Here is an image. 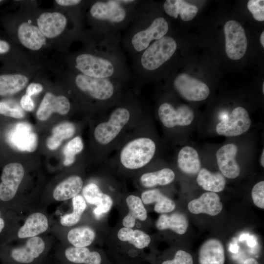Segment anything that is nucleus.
Instances as JSON below:
<instances>
[{"mask_svg":"<svg viewBox=\"0 0 264 264\" xmlns=\"http://www.w3.org/2000/svg\"><path fill=\"white\" fill-rule=\"evenodd\" d=\"M120 38L117 35L107 37L99 54H79L75 67L81 74L94 78L121 80L133 77L121 50Z\"/></svg>","mask_w":264,"mask_h":264,"instance_id":"1","label":"nucleus"},{"mask_svg":"<svg viewBox=\"0 0 264 264\" xmlns=\"http://www.w3.org/2000/svg\"><path fill=\"white\" fill-rule=\"evenodd\" d=\"M169 29L168 22L162 17H156L148 23L145 1H140L136 15L122 41L123 47L133 58L166 36Z\"/></svg>","mask_w":264,"mask_h":264,"instance_id":"2","label":"nucleus"},{"mask_svg":"<svg viewBox=\"0 0 264 264\" xmlns=\"http://www.w3.org/2000/svg\"><path fill=\"white\" fill-rule=\"evenodd\" d=\"M140 1L104 0L94 2L89 9L91 18L99 24L102 36L117 35L133 20Z\"/></svg>","mask_w":264,"mask_h":264,"instance_id":"3","label":"nucleus"},{"mask_svg":"<svg viewBox=\"0 0 264 264\" xmlns=\"http://www.w3.org/2000/svg\"><path fill=\"white\" fill-rule=\"evenodd\" d=\"M176 48V42L170 36L166 35L154 41L145 50L132 58L133 77L144 80L168 61Z\"/></svg>","mask_w":264,"mask_h":264,"instance_id":"4","label":"nucleus"},{"mask_svg":"<svg viewBox=\"0 0 264 264\" xmlns=\"http://www.w3.org/2000/svg\"><path fill=\"white\" fill-rule=\"evenodd\" d=\"M155 144L150 138L141 137L129 142L122 149L120 161L129 169H136L147 164L153 157Z\"/></svg>","mask_w":264,"mask_h":264,"instance_id":"5","label":"nucleus"},{"mask_svg":"<svg viewBox=\"0 0 264 264\" xmlns=\"http://www.w3.org/2000/svg\"><path fill=\"white\" fill-rule=\"evenodd\" d=\"M115 81L89 77L81 73L77 74L74 79L77 87L81 91L99 101L109 100L113 96Z\"/></svg>","mask_w":264,"mask_h":264,"instance_id":"6","label":"nucleus"},{"mask_svg":"<svg viewBox=\"0 0 264 264\" xmlns=\"http://www.w3.org/2000/svg\"><path fill=\"white\" fill-rule=\"evenodd\" d=\"M130 117V112L126 108L119 107L114 110L108 122L100 123L95 128L94 135L96 141L103 145L109 144L120 132Z\"/></svg>","mask_w":264,"mask_h":264,"instance_id":"7","label":"nucleus"},{"mask_svg":"<svg viewBox=\"0 0 264 264\" xmlns=\"http://www.w3.org/2000/svg\"><path fill=\"white\" fill-rule=\"evenodd\" d=\"M225 51L228 57L237 60L244 55L247 45L245 31L238 22L230 20L224 26Z\"/></svg>","mask_w":264,"mask_h":264,"instance_id":"8","label":"nucleus"},{"mask_svg":"<svg viewBox=\"0 0 264 264\" xmlns=\"http://www.w3.org/2000/svg\"><path fill=\"white\" fill-rule=\"evenodd\" d=\"M174 86L183 98L190 101L205 100L210 93L209 88L205 83L185 73L176 77Z\"/></svg>","mask_w":264,"mask_h":264,"instance_id":"9","label":"nucleus"},{"mask_svg":"<svg viewBox=\"0 0 264 264\" xmlns=\"http://www.w3.org/2000/svg\"><path fill=\"white\" fill-rule=\"evenodd\" d=\"M251 121L247 111L238 107L231 112L228 117L220 122L216 126L218 134L226 136H235L247 132Z\"/></svg>","mask_w":264,"mask_h":264,"instance_id":"10","label":"nucleus"},{"mask_svg":"<svg viewBox=\"0 0 264 264\" xmlns=\"http://www.w3.org/2000/svg\"><path fill=\"white\" fill-rule=\"evenodd\" d=\"M24 176V170L19 163H11L3 169L0 183V199L8 201L15 196Z\"/></svg>","mask_w":264,"mask_h":264,"instance_id":"11","label":"nucleus"},{"mask_svg":"<svg viewBox=\"0 0 264 264\" xmlns=\"http://www.w3.org/2000/svg\"><path fill=\"white\" fill-rule=\"evenodd\" d=\"M158 113L163 125L169 128L176 126H188L195 117L193 110L188 106L180 105L176 109L168 103H162L159 106Z\"/></svg>","mask_w":264,"mask_h":264,"instance_id":"12","label":"nucleus"},{"mask_svg":"<svg viewBox=\"0 0 264 264\" xmlns=\"http://www.w3.org/2000/svg\"><path fill=\"white\" fill-rule=\"evenodd\" d=\"M7 141L12 147L19 151L33 152L37 147L38 137L30 124L19 122L8 132Z\"/></svg>","mask_w":264,"mask_h":264,"instance_id":"13","label":"nucleus"},{"mask_svg":"<svg viewBox=\"0 0 264 264\" xmlns=\"http://www.w3.org/2000/svg\"><path fill=\"white\" fill-rule=\"evenodd\" d=\"M25 243L15 247L11 251L12 259L20 263L30 264L44 251L45 242L40 236L26 239Z\"/></svg>","mask_w":264,"mask_h":264,"instance_id":"14","label":"nucleus"},{"mask_svg":"<svg viewBox=\"0 0 264 264\" xmlns=\"http://www.w3.org/2000/svg\"><path fill=\"white\" fill-rule=\"evenodd\" d=\"M238 147L233 143L225 144L220 147L216 153V158L219 168L225 177L233 179L240 174V168L236 161Z\"/></svg>","mask_w":264,"mask_h":264,"instance_id":"15","label":"nucleus"},{"mask_svg":"<svg viewBox=\"0 0 264 264\" xmlns=\"http://www.w3.org/2000/svg\"><path fill=\"white\" fill-rule=\"evenodd\" d=\"M70 104L65 96H56L51 92H47L44 96L37 110L36 115L41 121L47 120L54 112L64 115L68 112Z\"/></svg>","mask_w":264,"mask_h":264,"instance_id":"16","label":"nucleus"},{"mask_svg":"<svg viewBox=\"0 0 264 264\" xmlns=\"http://www.w3.org/2000/svg\"><path fill=\"white\" fill-rule=\"evenodd\" d=\"M222 207L219 196L211 192L202 194L199 198L191 200L187 205L188 209L191 213H204L211 216L219 214Z\"/></svg>","mask_w":264,"mask_h":264,"instance_id":"17","label":"nucleus"},{"mask_svg":"<svg viewBox=\"0 0 264 264\" xmlns=\"http://www.w3.org/2000/svg\"><path fill=\"white\" fill-rule=\"evenodd\" d=\"M37 22L38 27L45 37L54 38L64 31L67 19L59 12H44L39 16Z\"/></svg>","mask_w":264,"mask_h":264,"instance_id":"18","label":"nucleus"},{"mask_svg":"<svg viewBox=\"0 0 264 264\" xmlns=\"http://www.w3.org/2000/svg\"><path fill=\"white\" fill-rule=\"evenodd\" d=\"M82 195L86 202L94 205L96 207L93 213L97 218L108 212L111 209L113 201L108 195L103 193L95 183H91L82 189Z\"/></svg>","mask_w":264,"mask_h":264,"instance_id":"19","label":"nucleus"},{"mask_svg":"<svg viewBox=\"0 0 264 264\" xmlns=\"http://www.w3.org/2000/svg\"><path fill=\"white\" fill-rule=\"evenodd\" d=\"M48 227L49 221L46 216L42 212H36L26 219L19 228L17 235L21 239L38 236L45 232Z\"/></svg>","mask_w":264,"mask_h":264,"instance_id":"20","label":"nucleus"},{"mask_svg":"<svg viewBox=\"0 0 264 264\" xmlns=\"http://www.w3.org/2000/svg\"><path fill=\"white\" fill-rule=\"evenodd\" d=\"M198 261L199 264H224L225 254L221 242L216 239L206 241L200 247Z\"/></svg>","mask_w":264,"mask_h":264,"instance_id":"21","label":"nucleus"},{"mask_svg":"<svg viewBox=\"0 0 264 264\" xmlns=\"http://www.w3.org/2000/svg\"><path fill=\"white\" fill-rule=\"evenodd\" d=\"M20 42L26 48L38 50L46 44V37L39 28L28 22L22 23L18 29Z\"/></svg>","mask_w":264,"mask_h":264,"instance_id":"22","label":"nucleus"},{"mask_svg":"<svg viewBox=\"0 0 264 264\" xmlns=\"http://www.w3.org/2000/svg\"><path fill=\"white\" fill-rule=\"evenodd\" d=\"M83 180L78 176H72L60 182L53 192V198L63 201L72 198L82 190Z\"/></svg>","mask_w":264,"mask_h":264,"instance_id":"23","label":"nucleus"},{"mask_svg":"<svg viewBox=\"0 0 264 264\" xmlns=\"http://www.w3.org/2000/svg\"><path fill=\"white\" fill-rule=\"evenodd\" d=\"M163 7L169 16L176 19L179 15L181 20L185 22L192 20L198 10L196 6L183 0H166Z\"/></svg>","mask_w":264,"mask_h":264,"instance_id":"24","label":"nucleus"},{"mask_svg":"<svg viewBox=\"0 0 264 264\" xmlns=\"http://www.w3.org/2000/svg\"><path fill=\"white\" fill-rule=\"evenodd\" d=\"M66 259L75 264H102L101 255L96 251H90L87 247H68L65 251Z\"/></svg>","mask_w":264,"mask_h":264,"instance_id":"25","label":"nucleus"},{"mask_svg":"<svg viewBox=\"0 0 264 264\" xmlns=\"http://www.w3.org/2000/svg\"><path fill=\"white\" fill-rule=\"evenodd\" d=\"M155 225L159 230L169 229L178 234L182 235L187 230L188 220L185 215L182 213L162 214L158 217Z\"/></svg>","mask_w":264,"mask_h":264,"instance_id":"26","label":"nucleus"},{"mask_svg":"<svg viewBox=\"0 0 264 264\" xmlns=\"http://www.w3.org/2000/svg\"><path fill=\"white\" fill-rule=\"evenodd\" d=\"M141 199L143 203L145 204L155 203L154 210L159 214L171 212L176 207V203L173 200L157 189L147 190L143 192Z\"/></svg>","mask_w":264,"mask_h":264,"instance_id":"27","label":"nucleus"},{"mask_svg":"<svg viewBox=\"0 0 264 264\" xmlns=\"http://www.w3.org/2000/svg\"><path fill=\"white\" fill-rule=\"evenodd\" d=\"M177 164L179 169L188 175H195L200 169V161L197 151L193 147L185 146L179 152Z\"/></svg>","mask_w":264,"mask_h":264,"instance_id":"28","label":"nucleus"},{"mask_svg":"<svg viewBox=\"0 0 264 264\" xmlns=\"http://www.w3.org/2000/svg\"><path fill=\"white\" fill-rule=\"evenodd\" d=\"M197 182L204 190L214 193L222 191L226 184V179L221 173H212L205 168L199 171Z\"/></svg>","mask_w":264,"mask_h":264,"instance_id":"29","label":"nucleus"},{"mask_svg":"<svg viewBox=\"0 0 264 264\" xmlns=\"http://www.w3.org/2000/svg\"><path fill=\"white\" fill-rule=\"evenodd\" d=\"M126 201L129 212L122 221V224L125 227H133L136 220L141 221L146 220L147 212L140 198L130 195L127 198Z\"/></svg>","mask_w":264,"mask_h":264,"instance_id":"30","label":"nucleus"},{"mask_svg":"<svg viewBox=\"0 0 264 264\" xmlns=\"http://www.w3.org/2000/svg\"><path fill=\"white\" fill-rule=\"evenodd\" d=\"M28 82V78L20 74L0 75V96L14 94L23 89Z\"/></svg>","mask_w":264,"mask_h":264,"instance_id":"31","label":"nucleus"},{"mask_svg":"<svg viewBox=\"0 0 264 264\" xmlns=\"http://www.w3.org/2000/svg\"><path fill=\"white\" fill-rule=\"evenodd\" d=\"M117 237L120 240L128 242L138 249L148 247L151 241L150 236L144 232L125 227L118 231Z\"/></svg>","mask_w":264,"mask_h":264,"instance_id":"32","label":"nucleus"},{"mask_svg":"<svg viewBox=\"0 0 264 264\" xmlns=\"http://www.w3.org/2000/svg\"><path fill=\"white\" fill-rule=\"evenodd\" d=\"M95 237L94 231L87 226L73 228L70 229L67 234L68 242L76 247H85L90 245Z\"/></svg>","mask_w":264,"mask_h":264,"instance_id":"33","label":"nucleus"},{"mask_svg":"<svg viewBox=\"0 0 264 264\" xmlns=\"http://www.w3.org/2000/svg\"><path fill=\"white\" fill-rule=\"evenodd\" d=\"M174 171L169 168H164L156 172L143 174L140 178L141 184L145 187H153L157 185H166L175 179Z\"/></svg>","mask_w":264,"mask_h":264,"instance_id":"34","label":"nucleus"},{"mask_svg":"<svg viewBox=\"0 0 264 264\" xmlns=\"http://www.w3.org/2000/svg\"><path fill=\"white\" fill-rule=\"evenodd\" d=\"M75 132L74 124L68 122L60 123L56 126L52 130V134L46 141V146L51 150L58 148L63 140L72 137Z\"/></svg>","mask_w":264,"mask_h":264,"instance_id":"35","label":"nucleus"},{"mask_svg":"<svg viewBox=\"0 0 264 264\" xmlns=\"http://www.w3.org/2000/svg\"><path fill=\"white\" fill-rule=\"evenodd\" d=\"M73 211L62 216L60 219L62 225L70 227L75 225L80 220L87 205L83 197L78 195L72 198Z\"/></svg>","mask_w":264,"mask_h":264,"instance_id":"36","label":"nucleus"},{"mask_svg":"<svg viewBox=\"0 0 264 264\" xmlns=\"http://www.w3.org/2000/svg\"><path fill=\"white\" fill-rule=\"evenodd\" d=\"M83 147V143L80 136H76L69 141L63 149L65 156L64 164L69 166L73 163L75 160V155L80 153Z\"/></svg>","mask_w":264,"mask_h":264,"instance_id":"37","label":"nucleus"},{"mask_svg":"<svg viewBox=\"0 0 264 264\" xmlns=\"http://www.w3.org/2000/svg\"><path fill=\"white\" fill-rule=\"evenodd\" d=\"M0 114L17 119L24 116L23 110L16 103L10 101H0Z\"/></svg>","mask_w":264,"mask_h":264,"instance_id":"38","label":"nucleus"},{"mask_svg":"<svg viewBox=\"0 0 264 264\" xmlns=\"http://www.w3.org/2000/svg\"><path fill=\"white\" fill-rule=\"evenodd\" d=\"M247 6L255 20L260 22L264 21V0H249Z\"/></svg>","mask_w":264,"mask_h":264,"instance_id":"39","label":"nucleus"},{"mask_svg":"<svg viewBox=\"0 0 264 264\" xmlns=\"http://www.w3.org/2000/svg\"><path fill=\"white\" fill-rule=\"evenodd\" d=\"M252 198L254 204L261 209H264V181L256 183L251 192Z\"/></svg>","mask_w":264,"mask_h":264,"instance_id":"40","label":"nucleus"},{"mask_svg":"<svg viewBox=\"0 0 264 264\" xmlns=\"http://www.w3.org/2000/svg\"><path fill=\"white\" fill-rule=\"evenodd\" d=\"M161 264H193L192 256L188 252L179 250L172 260L164 261Z\"/></svg>","mask_w":264,"mask_h":264,"instance_id":"41","label":"nucleus"},{"mask_svg":"<svg viewBox=\"0 0 264 264\" xmlns=\"http://www.w3.org/2000/svg\"><path fill=\"white\" fill-rule=\"evenodd\" d=\"M22 108L28 111L33 110L35 107V104L31 97L27 94L22 96L20 101Z\"/></svg>","mask_w":264,"mask_h":264,"instance_id":"42","label":"nucleus"},{"mask_svg":"<svg viewBox=\"0 0 264 264\" xmlns=\"http://www.w3.org/2000/svg\"><path fill=\"white\" fill-rule=\"evenodd\" d=\"M43 89L42 85L39 83H32L27 87L26 90L27 95L31 96L41 92Z\"/></svg>","mask_w":264,"mask_h":264,"instance_id":"43","label":"nucleus"},{"mask_svg":"<svg viewBox=\"0 0 264 264\" xmlns=\"http://www.w3.org/2000/svg\"><path fill=\"white\" fill-rule=\"evenodd\" d=\"M80 0H56L55 2L63 6H71L79 4L81 2Z\"/></svg>","mask_w":264,"mask_h":264,"instance_id":"44","label":"nucleus"},{"mask_svg":"<svg viewBox=\"0 0 264 264\" xmlns=\"http://www.w3.org/2000/svg\"><path fill=\"white\" fill-rule=\"evenodd\" d=\"M10 49L9 44L5 41L0 40V54L5 53Z\"/></svg>","mask_w":264,"mask_h":264,"instance_id":"45","label":"nucleus"},{"mask_svg":"<svg viewBox=\"0 0 264 264\" xmlns=\"http://www.w3.org/2000/svg\"><path fill=\"white\" fill-rule=\"evenodd\" d=\"M242 264H259L258 261L254 258H248L244 261Z\"/></svg>","mask_w":264,"mask_h":264,"instance_id":"46","label":"nucleus"},{"mask_svg":"<svg viewBox=\"0 0 264 264\" xmlns=\"http://www.w3.org/2000/svg\"><path fill=\"white\" fill-rule=\"evenodd\" d=\"M5 226V222L3 219L0 217V233L4 228Z\"/></svg>","mask_w":264,"mask_h":264,"instance_id":"47","label":"nucleus"},{"mask_svg":"<svg viewBox=\"0 0 264 264\" xmlns=\"http://www.w3.org/2000/svg\"><path fill=\"white\" fill-rule=\"evenodd\" d=\"M260 42L263 47H264V32L263 31L260 36Z\"/></svg>","mask_w":264,"mask_h":264,"instance_id":"48","label":"nucleus"},{"mask_svg":"<svg viewBox=\"0 0 264 264\" xmlns=\"http://www.w3.org/2000/svg\"><path fill=\"white\" fill-rule=\"evenodd\" d=\"M261 164L263 167H264V151H263L261 157Z\"/></svg>","mask_w":264,"mask_h":264,"instance_id":"49","label":"nucleus"},{"mask_svg":"<svg viewBox=\"0 0 264 264\" xmlns=\"http://www.w3.org/2000/svg\"><path fill=\"white\" fill-rule=\"evenodd\" d=\"M263 92L264 93V83L263 84Z\"/></svg>","mask_w":264,"mask_h":264,"instance_id":"50","label":"nucleus"},{"mask_svg":"<svg viewBox=\"0 0 264 264\" xmlns=\"http://www.w3.org/2000/svg\"><path fill=\"white\" fill-rule=\"evenodd\" d=\"M1 0H0V2H1Z\"/></svg>","mask_w":264,"mask_h":264,"instance_id":"51","label":"nucleus"}]
</instances>
